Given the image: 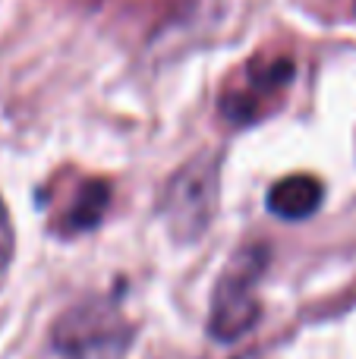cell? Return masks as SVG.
Instances as JSON below:
<instances>
[{
    "instance_id": "7",
    "label": "cell",
    "mask_w": 356,
    "mask_h": 359,
    "mask_svg": "<svg viewBox=\"0 0 356 359\" xmlns=\"http://www.w3.org/2000/svg\"><path fill=\"white\" fill-rule=\"evenodd\" d=\"M13 249H16V233H13V221L6 211L4 198H0V274L10 268L13 262Z\"/></svg>"
},
{
    "instance_id": "5",
    "label": "cell",
    "mask_w": 356,
    "mask_h": 359,
    "mask_svg": "<svg viewBox=\"0 0 356 359\" xmlns=\"http://www.w3.org/2000/svg\"><path fill=\"white\" fill-rule=\"evenodd\" d=\"M107 205H111V183L107 180H82L76 186L73 198L63 205V211L57 215L54 230L63 236H76L95 230L104 217Z\"/></svg>"
},
{
    "instance_id": "6",
    "label": "cell",
    "mask_w": 356,
    "mask_h": 359,
    "mask_svg": "<svg viewBox=\"0 0 356 359\" xmlns=\"http://www.w3.org/2000/svg\"><path fill=\"white\" fill-rule=\"evenodd\" d=\"M325 198V186L319 177L313 174H294L278 180L268 189V211L284 221H306L309 215H315Z\"/></svg>"
},
{
    "instance_id": "8",
    "label": "cell",
    "mask_w": 356,
    "mask_h": 359,
    "mask_svg": "<svg viewBox=\"0 0 356 359\" xmlns=\"http://www.w3.org/2000/svg\"><path fill=\"white\" fill-rule=\"evenodd\" d=\"M237 359H259L256 353H246V356H237Z\"/></svg>"
},
{
    "instance_id": "3",
    "label": "cell",
    "mask_w": 356,
    "mask_h": 359,
    "mask_svg": "<svg viewBox=\"0 0 356 359\" xmlns=\"http://www.w3.org/2000/svg\"><path fill=\"white\" fill-rule=\"evenodd\" d=\"M221 196V161L196 158L177 170L161 198V217L177 243H196L214 221Z\"/></svg>"
},
{
    "instance_id": "1",
    "label": "cell",
    "mask_w": 356,
    "mask_h": 359,
    "mask_svg": "<svg viewBox=\"0 0 356 359\" xmlns=\"http://www.w3.org/2000/svg\"><path fill=\"white\" fill-rule=\"evenodd\" d=\"M132 344V325L114 297L69 306L48 334L44 359H120Z\"/></svg>"
},
{
    "instance_id": "2",
    "label": "cell",
    "mask_w": 356,
    "mask_h": 359,
    "mask_svg": "<svg viewBox=\"0 0 356 359\" xmlns=\"http://www.w3.org/2000/svg\"><path fill=\"white\" fill-rule=\"evenodd\" d=\"M271 262L265 243H246L224 265L212 290L208 331L218 344H233L259 322V284Z\"/></svg>"
},
{
    "instance_id": "4",
    "label": "cell",
    "mask_w": 356,
    "mask_h": 359,
    "mask_svg": "<svg viewBox=\"0 0 356 359\" xmlns=\"http://www.w3.org/2000/svg\"><path fill=\"white\" fill-rule=\"evenodd\" d=\"M294 79V63L290 60H275L271 67H259L249 73L246 86L227 92L224 98V117L233 123H252L268 111V104L287 88Z\"/></svg>"
}]
</instances>
